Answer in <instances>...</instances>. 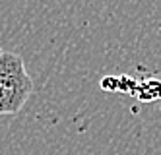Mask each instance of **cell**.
<instances>
[{"instance_id": "3957f363", "label": "cell", "mask_w": 161, "mask_h": 155, "mask_svg": "<svg viewBox=\"0 0 161 155\" xmlns=\"http://www.w3.org/2000/svg\"><path fill=\"white\" fill-rule=\"evenodd\" d=\"M136 87H138V80L132 78V76H119V91L120 93H126L134 97L136 93Z\"/></svg>"}, {"instance_id": "5b68a950", "label": "cell", "mask_w": 161, "mask_h": 155, "mask_svg": "<svg viewBox=\"0 0 161 155\" xmlns=\"http://www.w3.org/2000/svg\"><path fill=\"white\" fill-rule=\"evenodd\" d=\"M2 53H4V51H2V47H0V56H2Z\"/></svg>"}, {"instance_id": "6da1fadb", "label": "cell", "mask_w": 161, "mask_h": 155, "mask_svg": "<svg viewBox=\"0 0 161 155\" xmlns=\"http://www.w3.org/2000/svg\"><path fill=\"white\" fill-rule=\"evenodd\" d=\"M33 93V80L24 58L16 53L0 56V114H16Z\"/></svg>"}, {"instance_id": "7a4b0ae2", "label": "cell", "mask_w": 161, "mask_h": 155, "mask_svg": "<svg viewBox=\"0 0 161 155\" xmlns=\"http://www.w3.org/2000/svg\"><path fill=\"white\" fill-rule=\"evenodd\" d=\"M134 97H138L142 103L161 101V80H157V78L138 80V87H136Z\"/></svg>"}, {"instance_id": "277c9868", "label": "cell", "mask_w": 161, "mask_h": 155, "mask_svg": "<svg viewBox=\"0 0 161 155\" xmlns=\"http://www.w3.org/2000/svg\"><path fill=\"white\" fill-rule=\"evenodd\" d=\"M101 89L107 93H117L119 91V76H105L101 80Z\"/></svg>"}]
</instances>
